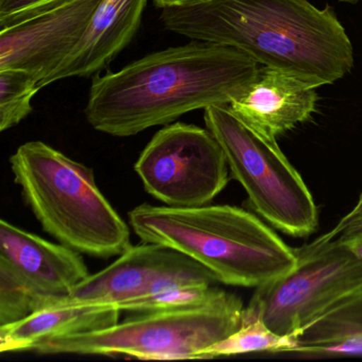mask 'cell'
Listing matches in <instances>:
<instances>
[{
    "label": "cell",
    "instance_id": "6da1fadb",
    "mask_svg": "<svg viewBox=\"0 0 362 362\" xmlns=\"http://www.w3.org/2000/svg\"><path fill=\"white\" fill-rule=\"evenodd\" d=\"M256 61L233 47L192 40L93 77L84 114L105 134L129 137L214 105H228L255 81Z\"/></svg>",
    "mask_w": 362,
    "mask_h": 362
},
{
    "label": "cell",
    "instance_id": "7a4b0ae2",
    "mask_svg": "<svg viewBox=\"0 0 362 362\" xmlns=\"http://www.w3.org/2000/svg\"><path fill=\"white\" fill-rule=\"evenodd\" d=\"M160 10L167 31L235 48L315 88L354 66L353 45L336 14L308 0H201Z\"/></svg>",
    "mask_w": 362,
    "mask_h": 362
},
{
    "label": "cell",
    "instance_id": "3957f363",
    "mask_svg": "<svg viewBox=\"0 0 362 362\" xmlns=\"http://www.w3.org/2000/svg\"><path fill=\"white\" fill-rule=\"evenodd\" d=\"M128 216L141 241L181 252L226 285L259 287L289 272L298 260L294 249L262 220L239 207L144 203Z\"/></svg>",
    "mask_w": 362,
    "mask_h": 362
},
{
    "label": "cell",
    "instance_id": "277c9868",
    "mask_svg": "<svg viewBox=\"0 0 362 362\" xmlns=\"http://www.w3.org/2000/svg\"><path fill=\"white\" fill-rule=\"evenodd\" d=\"M9 162L27 206L59 243L100 258L132 245L128 224L99 189L92 168L40 141L20 146Z\"/></svg>",
    "mask_w": 362,
    "mask_h": 362
},
{
    "label": "cell",
    "instance_id": "5b68a950",
    "mask_svg": "<svg viewBox=\"0 0 362 362\" xmlns=\"http://www.w3.org/2000/svg\"><path fill=\"white\" fill-rule=\"evenodd\" d=\"M243 310L239 296L219 289L198 306L135 313L105 329L52 339L35 351L141 360L199 359L203 349L240 328Z\"/></svg>",
    "mask_w": 362,
    "mask_h": 362
},
{
    "label": "cell",
    "instance_id": "8992f818",
    "mask_svg": "<svg viewBox=\"0 0 362 362\" xmlns=\"http://www.w3.org/2000/svg\"><path fill=\"white\" fill-rule=\"evenodd\" d=\"M204 122L221 145L233 177L262 218L289 236L306 237L317 230L315 200L276 139L249 128L228 105L206 107Z\"/></svg>",
    "mask_w": 362,
    "mask_h": 362
},
{
    "label": "cell",
    "instance_id": "52a82bcc",
    "mask_svg": "<svg viewBox=\"0 0 362 362\" xmlns=\"http://www.w3.org/2000/svg\"><path fill=\"white\" fill-rule=\"evenodd\" d=\"M294 251L296 266L257 287L243 310V323L260 319L277 334L293 337L362 289V260L339 239L322 236Z\"/></svg>",
    "mask_w": 362,
    "mask_h": 362
},
{
    "label": "cell",
    "instance_id": "ba28073f",
    "mask_svg": "<svg viewBox=\"0 0 362 362\" xmlns=\"http://www.w3.org/2000/svg\"><path fill=\"white\" fill-rule=\"evenodd\" d=\"M148 194L173 207L209 205L230 181V167L209 129L175 122L154 134L134 165Z\"/></svg>",
    "mask_w": 362,
    "mask_h": 362
},
{
    "label": "cell",
    "instance_id": "9c48e42d",
    "mask_svg": "<svg viewBox=\"0 0 362 362\" xmlns=\"http://www.w3.org/2000/svg\"><path fill=\"white\" fill-rule=\"evenodd\" d=\"M100 1L69 0L30 20L0 29V71H26L40 83L77 45Z\"/></svg>",
    "mask_w": 362,
    "mask_h": 362
},
{
    "label": "cell",
    "instance_id": "30bf717a",
    "mask_svg": "<svg viewBox=\"0 0 362 362\" xmlns=\"http://www.w3.org/2000/svg\"><path fill=\"white\" fill-rule=\"evenodd\" d=\"M190 259L171 247L143 241L141 245H131L107 268L88 275L69 296L59 298L54 306L116 305L139 298L158 277Z\"/></svg>",
    "mask_w": 362,
    "mask_h": 362
},
{
    "label": "cell",
    "instance_id": "8fae6325",
    "mask_svg": "<svg viewBox=\"0 0 362 362\" xmlns=\"http://www.w3.org/2000/svg\"><path fill=\"white\" fill-rule=\"evenodd\" d=\"M148 0H101L77 45L39 83L40 88L67 78L101 73L134 37Z\"/></svg>",
    "mask_w": 362,
    "mask_h": 362
},
{
    "label": "cell",
    "instance_id": "7c38bea8",
    "mask_svg": "<svg viewBox=\"0 0 362 362\" xmlns=\"http://www.w3.org/2000/svg\"><path fill=\"white\" fill-rule=\"evenodd\" d=\"M0 259L46 296L66 298L90 275L81 254L0 221Z\"/></svg>",
    "mask_w": 362,
    "mask_h": 362
},
{
    "label": "cell",
    "instance_id": "4fadbf2b",
    "mask_svg": "<svg viewBox=\"0 0 362 362\" xmlns=\"http://www.w3.org/2000/svg\"><path fill=\"white\" fill-rule=\"evenodd\" d=\"M315 88L300 78L262 66L255 81L228 107L249 128L276 139L310 117L317 100Z\"/></svg>",
    "mask_w": 362,
    "mask_h": 362
},
{
    "label": "cell",
    "instance_id": "5bb4252c",
    "mask_svg": "<svg viewBox=\"0 0 362 362\" xmlns=\"http://www.w3.org/2000/svg\"><path fill=\"white\" fill-rule=\"evenodd\" d=\"M119 315V309L109 304L47 307L22 321L0 326V353L35 351L52 339L105 329L116 325Z\"/></svg>",
    "mask_w": 362,
    "mask_h": 362
},
{
    "label": "cell",
    "instance_id": "9a60e30c",
    "mask_svg": "<svg viewBox=\"0 0 362 362\" xmlns=\"http://www.w3.org/2000/svg\"><path fill=\"white\" fill-rule=\"evenodd\" d=\"M293 337L296 346L292 351L362 337V289L337 303Z\"/></svg>",
    "mask_w": 362,
    "mask_h": 362
},
{
    "label": "cell",
    "instance_id": "2e32d148",
    "mask_svg": "<svg viewBox=\"0 0 362 362\" xmlns=\"http://www.w3.org/2000/svg\"><path fill=\"white\" fill-rule=\"evenodd\" d=\"M59 298L42 293L0 259V326L16 323L54 306Z\"/></svg>",
    "mask_w": 362,
    "mask_h": 362
},
{
    "label": "cell",
    "instance_id": "e0dca14e",
    "mask_svg": "<svg viewBox=\"0 0 362 362\" xmlns=\"http://www.w3.org/2000/svg\"><path fill=\"white\" fill-rule=\"evenodd\" d=\"M296 346L294 337L277 334L260 319L245 322L240 328L228 338L203 349L199 359L241 355L253 351H268L272 353L292 351Z\"/></svg>",
    "mask_w": 362,
    "mask_h": 362
},
{
    "label": "cell",
    "instance_id": "ac0fdd59",
    "mask_svg": "<svg viewBox=\"0 0 362 362\" xmlns=\"http://www.w3.org/2000/svg\"><path fill=\"white\" fill-rule=\"evenodd\" d=\"M41 88L26 71H0V131L18 126L33 111V99Z\"/></svg>",
    "mask_w": 362,
    "mask_h": 362
},
{
    "label": "cell",
    "instance_id": "d6986e66",
    "mask_svg": "<svg viewBox=\"0 0 362 362\" xmlns=\"http://www.w3.org/2000/svg\"><path fill=\"white\" fill-rule=\"evenodd\" d=\"M218 290L219 289L213 287V285L184 286L130 298L114 306L117 307L120 311L133 313L198 306L211 300L217 293Z\"/></svg>",
    "mask_w": 362,
    "mask_h": 362
},
{
    "label": "cell",
    "instance_id": "ffe728a7",
    "mask_svg": "<svg viewBox=\"0 0 362 362\" xmlns=\"http://www.w3.org/2000/svg\"><path fill=\"white\" fill-rule=\"evenodd\" d=\"M69 0H0V29L54 9Z\"/></svg>",
    "mask_w": 362,
    "mask_h": 362
},
{
    "label": "cell",
    "instance_id": "44dd1931",
    "mask_svg": "<svg viewBox=\"0 0 362 362\" xmlns=\"http://www.w3.org/2000/svg\"><path fill=\"white\" fill-rule=\"evenodd\" d=\"M293 353L304 354V355H351L362 356V337L349 339L343 342L334 344L323 345V346L300 347Z\"/></svg>",
    "mask_w": 362,
    "mask_h": 362
},
{
    "label": "cell",
    "instance_id": "7402d4cb",
    "mask_svg": "<svg viewBox=\"0 0 362 362\" xmlns=\"http://www.w3.org/2000/svg\"><path fill=\"white\" fill-rule=\"evenodd\" d=\"M362 230V194L356 206L340 220L338 224L327 234L323 235L327 240L344 238L349 235Z\"/></svg>",
    "mask_w": 362,
    "mask_h": 362
},
{
    "label": "cell",
    "instance_id": "603a6c76",
    "mask_svg": "<svg viewBox=\"0 0 362 362\" xmlns=\"http://www.w3.org/2000/svg\"><path fill=\"white\" fill-rule=\"evenodd\" d=\"M339 240L342 241L358 258L362 260V230L344 237V238L339 239Z\"/></svg>",
    "mask_w": 362,
    "mask_h": 362
},
{
    "label": "cell",
    "instance_id": "cb8c5ba5",
    "mask_svg": "<svg viewBox=\"0 0 362 362\" xmlns=\"http://www.w3.org/2000/svg\"><path fill=\"white\" fill-rule=\"evenodd\" d=\"M156 7L163 9L166 7H175V6L188 5V4L198 3L201 0H152Z\"/></svg>",
    "mask_w": 362,
    "mask_h": 362
},
{
    "label": "cell",
    "instance_id": "d4e9b609",
    "mask_svg": "<svg viewBox=\"0 0 362 362\" xmlns=\"http://www.w3.org/2000/svg\"><path fill=\"white\" fill-rule=\"evenodd\" d=\"M340 1H344V3L349 4H357L358 1H361V0H340Z\"/></svg>",
    "mask_w": 362,
    "mask_h": 362
}]
</instances>
